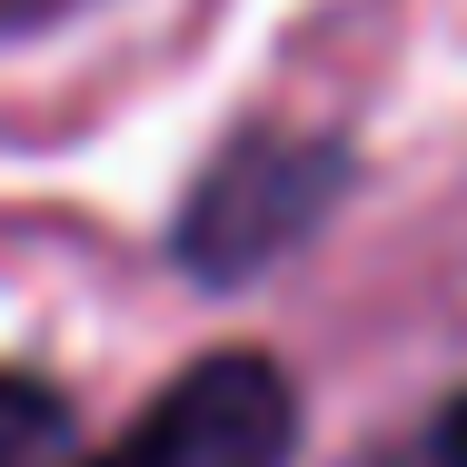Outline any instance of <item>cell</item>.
Returning a JSON list of instances; mask_svg holds the SVG:
<instances>
[{
	"instance_id": "obj_1",
	"label": "cell",
	"mask_w": 467,
	"mask_h": 467,
	"mask_svg": "<svg viewBox=\"0 0 467 467\" xmlns=\"http://www.w3.org/2000/svg\"><path fill=\"white\" fill-rule=\"evenodd\" d=\"M338 189H348V160H338L328 140L259 130V140L219 150L209 180L189 189V209H180V269H199V279H219V288L249 279V269H269V259H288V249L328 219Z\"/></svg>"
},
{
	"instance_id": "obj_2",
	"label": "cell",
	"mask_w": 467,
	"mask_h": 467,
	"mask_svg": "<svg viewBox=\"0 0 467 467\" xmlns=\"http://www.w3.org/2000/svg\"><path fill=\"white\" fill-rule=\"evenodd\" d=\"M288 448H298L288 368L259 348H219L170 378L150 398V418L119 448H99L90 467H288Z\"/></svg>"
},
{
	"instance_id": "obj_3",
	"label": "cell",
	"mask_w": 467,
	"mask_h": 467,
	"mask_svg": "<svg viewBox=\"0 0 467 467\" xmlns=\"http://www.w3.org/2000/svg\"><path fill=\"white\" fill-rule=\"evenodd\" d=\"M70 458V408L60 388L0 368V467H60Z\"/></svg>"
},
{
	"instance_id": "obj_4",
	"label": "cell",
	"mask_w": 467,
	"mask_h": 467,
	"mask_svg": "<svg viewBox=\"0 0 467 467\" xmlns=\"http://www.w3.org/2000/svg\"><path fill=\"white\" fill-rule=\"evenodd\" d=\"M428 467H467V388L448 398V418L428 428Z\"/></svg>"
},
{
	"instance_id": "obj_5",
	"label": "cell",
	"mask_w": 467,
	"mask_h": 467,
	"mask_svg": "<svg viewBox=\"0 0 467 467\" xmlns=\"http://www.w3.org/2000/svg\"><path fill=\"white\" fill-rule=\"evenodd\" d=\"M70 10H80V0H0V40H10V30H40V20H70Z\"/></svg>"
}]
</instances>
